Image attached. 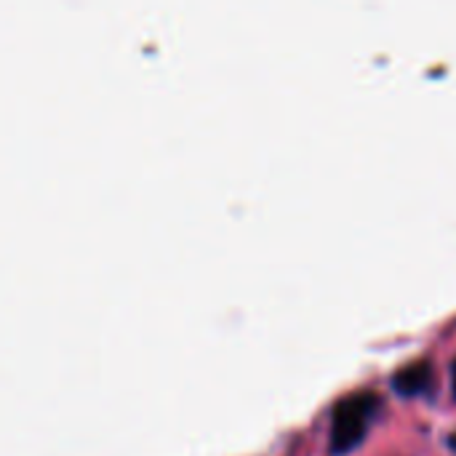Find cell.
Wrapping results in <instances>:
<instances>
[{"instance_id":"1","label":"cell","mask_w":456,"mask_h":456,"mask_svg":"<svg viewBox=\"0 0 456 456\" xmlns=\"http://www.w3.org/2000/svg\"><path fill=\"white\" fill-rule=\"evenodd\" d=\"M379 406L382 398L371 390H361L342 398L331 414V452L337 456L353 454L369 438Z\"/></svg>"},{"instance_id":"2","label":"cell","mask_w":456,"mask_h":456,"mask_svg":"<svg viewBox=\"0 0 456 456\" xmlns=\"http://www.w3.org/2000/svg\"><path fill=\"white\" fill-rule=\"evenodd\" d=\"M393 390L401 398H422L430 395L436 387V369L430 361H409L406 366H401L393 379H390Z\"/></svg>"},{"instance_id":"3","label":"cell","mask_w":456,"mask_h":456,"mask_svg":"<svg viewBox=\"0 0 456 456\" xmlns=\"http://www.w3.org/2000/svg\"><path fill=\"white\" fill-rule=\"evenodd\" d=\"M452 393H454V401H456V358H454V363H452Z\"/></svg>"},{"instance_id":"4","label":"cell","mask_w":456,"mask_h":456,"mask_svg":"<svg viewBox=\"0 0 456 456\" xmlns=\"http://www.w3.org/2000/svg\"><path fill=\"white\" fill-rule=\"evenodd\" d=\"M449 446H452V449L456 452V436H454V438H449Z\"/></svg>"}]
</instances>
